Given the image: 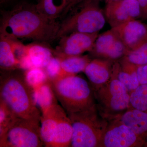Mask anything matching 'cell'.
Segmentation results:
<instances>
[{
    "instance_id": "8",
    "label": "cell",
    "mask_w": 147,
    "mask_h": 147,
    "mask_svg": "<svg viewBox=\"0 0 147 147\" xmlns=\"http://www.w3.org/2000/svg\"><path fill=\"white\" fill-rule=\"evenodd\" d=\"M98 33H71L60 38L59 42L53 50L54 56L58 57L78 56L92 49Z\"/></svg>"
},
{
    "instance_id": "3",
    "label": "cell",
    "mask_w": 147,
    "mask_h": 147,
    "mask_svg": "<svg viewBox=\"0 0 147 147\" xmlns=\"http://www.w3.org/2000/svg\"><path fill=\"white\" fill-rule=\"evenodd\" d=\"M50 82L58 102L67 114L86 111L96 106L91 88L82 77L66 75Z\"/></svg>"
},
{
    "instance_id": "9",
    "label": "cell",
    "mask_w": 147,
    "mask_h": 147,
    "mask_svg": "<svg viewBox=\"0 0 147 147\" xmlns=\"http://www.w3.org/2000/svg\"><path fill=\"white\" fill-rule=\"evenodd\" d=\"M128 49L112 29L98 35L90 55L96 58L114 61L126 55Z\"/></svg>"
},
{
    "instance_id": "29",
    "label": "cell",
    "mask_w": 147,
    "mask_h": 147,
    "mask_svg": "<svg viewBox=\"0 0 147 147\" xmlns=\"http://www.w3.org/2000/svg\"><path fill=\"white\" fill-rule=\"evenodd\" d=\"M85 1L86 0H70V2L62 15H65L67 13L73 9L76 6Z\"/></svg>"
},
{
    "instance_id": "30",
    "label": "cell",
    "mask_w": 147,
    "mask_h": 147,
    "mask_svg": "<svg viewBox=\"0 0 147 147\" xmlns=\"http://www.w3.org/2000/svg\"><path fill=\"white\" fill-rule=\"evenodd\" d=\"M100 2H104L105 4L108 3L112 2L117 1H121V0H98Z\"/></svg>"
},
{
    "instance_id": "7",
    "label": "cell",
    "mask_w": 147,
    "mask_h": 147,
    "mask_svg": "<svg viewBox=\"0 0 147 147\" xmlns=\"http://www.w3.org/2000/svg\"><path fill=\"white\" fill-rule=\"evenodd\" d=\"M39 122L17 118L2 137L1 147H40L44 146Z\"/></svg>"
},
{
    "instance_id": "32",
    "label": "cell",
    "mask_w": 147,
    "mask_h": 147,
    "mask_svg": "<svg viewBox=\"0 0 147 147\" xmlns=\"http://www.w3.org/2000/svg\"><path fill=\"white\" fill-rule=\"evenodd\" d=\"M147 19V14H146V19Z\"/></svg>"
},
{
    "instance_id": "5",
    "label": "cell",
    "mask_w": 147,
    "mask_h": 147,
    "mask_svg": "<svg viewBox=\"0 0 147 147\" xmlns=\"http://www.w3.org/2000/svg\"><path fill=\"white\" fill-rule=\"evenodd\" d=\"M100 3L98 0H86L75 7V11L60 24L57 38L75 32H99L106 21Z\"/></svg>"
},
{
    "instance_id": "17",
    "label": "cell",
    "mask_w": 147,
    "mask_h": 147,
    "mask_svg": "<svg viewBox=\"0 0 147 147\" xmlns=\"http://www.w3.org/2000/svg\"><path fill=\"white\" fill-rule=\"evenodd\" d=\"M72 134L73 128L71 121L67 113L61 107L59 113L56 132L51 147L71 146Z\"/></svg>"
},
{
    "instance_id": "22",
    "label": "cell",
    "mask_w": 147,
    "mask_h": 147,
    "mask_svg": "<svg viewBox=\"0 0 147 147\" xmlns=\"http://www.w3.org/2000/svg\"><path fill=\"white\" fill-rule=\"evenodd\" d=\"M65 75H74L84 72L88 64L91 61L88 55L65 56L58 57Z\"/></svg>"
},
{
    "instance_id": "19",
    "label": "cell",
    "mask_w": 147,
    "mask_h": 147,
    "mask_svg": "<svg viewBox=\"0 0 147 147\" xmlns=\"http://www.w3.org/2000/svg\"><path fill=\"white\" fill-rule=\"evenodd\" d=\"M35 103L41 114L51 106L57 104L58 100L50 81L33 89Z\"/></svg>"
},
{
    "instance_id": "21",
    "label": "cell",
    "mask_w": 147,
    "mask_h": 147,
    "mask_svg": "<svg viewBox=\"0 0 147 147\" xmlns=\"http://www.w3.org/2000/svg\"><path fill=\"white\" fill-rule=\"evenodd\" d=\"M0 67L1 71L19 68V63L13 51L11 40L0 36Z\"/></svg>"
},
{
    "instance_id": "13",
    "label": "cell",
    "mask_w": 147,
    "mask_h": 147,
    "mask_svg": "<svg viewBox=\"0 0 147 147\" xmlns=\"http://www.w3.org/2000/svg\"><path fill=\"white\" fill-rule=\"evenodd\" d=\"M114 61L95 58L88 64L84 72L90 82L97 89L109 81L112 76Z\"/></svg>"
},
{
    "instance_id": "25",
    "label": "cell",
    "mask_w": 147,
    "mask_h": 147,
    "mask_svg": "<svg viewBox=\"0 0 147 147\" xmlns=\"http://www.w3.org/2000/svg\"><path fill=\"white\" fill-rule=\"evenodd\" d=\"M124 57L138 66L147 64V41L134 50H128Z\"/></svg>"
},
{
    "instance_id": "2",
    "label": "cell",
    "mask_w": 147,
    "mask_h": 147,
    "mask_svg": "<svg viewBox=\"0 0 147 147\" xmlns=\"http://www.w3.org/2000/svg\"><path fill=\"white\" fill-rule=\"evenodd\" d=\"M20 69L1 71L0 101L16 118L40 122L41 114L35 103L33 89L25 79Z\"/></svg>"
},
{
    "instance_id": "11",
    "label": "cell",
    "mask_w": 147,
    "mask_h": 147,
    "mask_svg": "<svg viewBox=\"0 0 147 147\" xmlns=\"http://www.w3.org/2000/svg\"><path fill=\"white\" fill-rule=\"evenodd\" d=\"M104 13L106 21L113 28L140 18L141 11L137 0H121L106 4Z\"/></svg>"
},
{
    "instance_id": "18",
    "label": "cell",
    "mask_w": 147,
    "mask_h": 147,
    "mask_svg": "<svg viewBox=\"0 0 147 147\" xmlns=\"http://www.w3.org/2000/svg\"><path fill=\"white\" fill-rule=\"evenodd\" d=\"M44 43L36 42L26 45L27 56L34 67L45 68L54 57L53 50Z\"/></svg>"
},
{
    "instance_id": "26",
    "label": "cell",
    "mask_w": 147,
    "mask_h": 147,
    "mask_svg": "<svg viewBox=\"0 0 147 147\" xmlns=\"http://www.w3.org/2000/svg\"><path fill=\"white\" fill-rule=\"evenodd\" d=\"M16 118L6 105L0 101V137L7 131Z\"/></svg>"
},
{
    "instance_id": "27",
    "label": "cell",
    "mask_w": 147,
    "mask_h": 147,
    "mask_svg": "<svg viewBox=\"0 0 147 147\" xmlns=\"http://www.w3.org/2000/svg\"><path fill=\"white\" fill-rule=\"evenodd\" d=\"M43 69L46 72L50 81L55 80L62 76H66L63 71L60 60L55 56L51 59L49 63Z\"/></svg>"
},
{
    "instance_id": "4",
    "label": "cell",
    "mask_w": 147,
    "mask_h": 147,
    "mask_svg": "<svg viewBox=\"0 0 147 147\" xmlns=\"http://www.w3.org/2000/svg\"><path fill=\"white\" fill-rule=\"evenodd\" d=\"M67 115L73 128L70 147H101L109 123L98 112L97 106Z\"/></svg>"
},
{
    "instance_id": "12",
    "label": "cell",
    "mask_w": 147,
    "mask_h": 147,
    "mask_svg": "<svg viewBox=\"0 0 147 147\" xmlns=\"http://www.w3.org/2000/svg\"><path fill=\"white\" fill-rule=\"evenodd\" d=\"M111 29L128 50H134L147 41V25L137 19Z\"/></svg>"
},
{
    "instance_id": "31",
    "label": "cell",
    "mask_w": 147,
    "mask_h": 147,
    "mask_svg": "<svg viewBox=\"0 0 147 147\" xmlns=\"http://www.w3.org/2000/svg\"><path fill=\"white\" fill-rule=\"evenodd\" d=\"M10 1V0H0V2H1V4H3L8 2V1Z\"/></svg>"
},
{
    "instance_id": "16",
    "label": "cell",
    "mask_w": 147,
    "mask_h": 147,
    "mask_svg": "<svg viewBox=\"0 0 147 147\" xmlns=\"http://www.w3.org/2000/svg\"><path fill=\"white\" fill-rule=\"evenodd\" d=\"M115 117L143 140L147 132V112L132 108Z\"/></svg>"
},
{
    "instance_id": "24",
    "label": "cell",
    "mask_w": 147,
    "mask_h": 147,
    "mask_svg": "<svg viewBox=\"0 0 147 147\" xmlns=\"http://www.w3.org/2000/svg\"><path fill=\"white\" fill-rule=\"evenodd\" d=\"M24 73L26 81L33 89L38 88L49 80L43 69L33 67L25 70Z\"/></svg>"
},
{
    "instance_id": "14",
    "label": "cell",
    "mask_w": 147,
    "mask_h": 147,
    "mask_svg": "<svg viewBox=\"0 0 147 147\" xmlns=\"http://www.w3.org/2000/svg\"><path fill=\"white\" fill-rule=\"evenodd\" d=\"M61 107L57 103L42 113L40 120V137L45 147H51Z\"/></svg>"
},
{
    "instance_id": "10",
    "label": "cell",
    "mask_w": 147,
    "mask_h": 147,
    "mask_svg": "<svg viewBox=\"0 0 147 147\" xmlns=\"http://www.w3.org/2000/svg\"><path fill=\"white\" fill-rule=\"evenodd\" d=\"M108 123L103 135L101 147H134L140 146L142 139L117 117Z\"/></svg>"
},
{
    "instance_id": "6",
    "label": "cell",
    "mask_w": 147,
    "mask_h": 147,
    "mask_svg": "<svg viewBox=\"0 0 147 147\" xmlns=\"http://www.w3.org/2000/svg\"><path fill=\"white\" fill-rule=\"evenodd\" d=\"M129 93L126 87L118 79L113 68L109 81L95 90L94 95L103 112V116L107 118L118 116L120 113L129 109L130 106Z\"/></svg>"
},
{
    "instance_id": "1",
    "label": "cell",
    "mask_w": 147,
    "mask_h": 147,
    "mask_svg": "<svg viewBox=\"0 0 147 147\" xmlns=\"http://www.w3.org/2000/svg\"><path fill=\"white\" fill-rule=\"evenodd\" d=\"M60 24L40 13L35 5L22 3L2 14L0 36L49 43L57 38Z\"/></svg>"
},
{
    "instance_id": "23",
    "label": "cell",
    "mask_w": 147,
    "mask_h": 147,
    "mask_svg": "<svg viewBox=\"0 0 147 147\" xmlns=\"http://www.w3.org/2000/svg\"><path fill=\"white\" fill-rule=\"evenodd\" d=\"M130 106L132 108L147 112V84H140L129 94Z\"/></svg>"
},
{
    "instance_id": "15",
    "label": "cell",
    "mask_w": 147,
    "mask_h": 147,
    "mask_svg": "<svg viewBox=\"0 0 147 147\" xmlns=\"http://www.w3.org/2000/svg\"><path fill=\"white\" fill-rule=\"evenodd\" d=\"M138 66L131 63L124 57L118 62H115L113 68L119 80L131 92L139 86L140 84L137 75Z\"/></svg>"
},
{
    "instance_id": "28",
    "label": "cell",
    "mask_w": 147,
    "mask_h": 147,
    "mask_svg": "<svg viewBox=\"0 0 147 147\" xmlns=\"http://www.w3.org/2000/svg\"><path fill=\"white\" fill-rule=\"evenodd\" d=\"M137 75L140 84H147V64L138 66Z\"/></svg>"
},
{
    "instance_id": "20",
    "label": "cell",
    "mask_w": 147,
    "mask_h": 147,
    "mask_svg": "<svg viewBox=\"0 0 147 147\" xmlns=\"http://www.w3.org/2000/svg\"><path fill=\"white\" fill-rule=\"evenodd\" d=\"M70 0H38L35 5L40 13L47 19L55 21L62 15Z\"/></svg>"
}]
</instances>
